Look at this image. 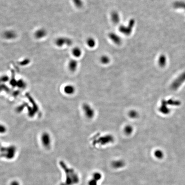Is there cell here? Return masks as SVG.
Instances as JSON below:
<instances>
[{
    "label": "cell",
    "instance_id": "obj_1",
    "mask_svg": "<svg viewBox=\"0 0 185 185\" xmlns=\"http://www.w3.org/2000/svg\"><path fill=\"white\" fill-rule=\"evenodd\" d=\"M60 166L65 174V180L60 185H76L79 183L80 177L74 169L68 167L63 161L59 162Z\"/></svg>",
    "mask_w": 185,
    "mask_h": 185
},
{
    "label": "cell",
    "instance_id": "obj_2",
    "mask_svg": "<svg viewBox=\"0 0 185 185\" xmlns=\"http://www.w3.org/2000/svg\"><path fill=\"white\" fill-rule=\"evenodd\" d=\"M17 152V148L14 145H10L1 148V157L8 160H12L15 158Z\"/></svg>",
    "mask_w": 185,
    "mask_h": 185
},
{
    "label": "cell",
    "instance_id": "obj_3",
    "mask_svg": "<svg viewBox=\"0 0 185 185\" xmlns=\"http://www.w3.org/2000/svg\"><path fill=\"white\" fill-rule=\"evenodd\" d=\"M41 143L45 148L49 149L52 145V137L49 133L47 132H44L41 135L40 137Z\"/></svg>",
    "mask_w": 185,
    "mask_h": 185
},
{
    "label": "cell",
    "instance_id": "obj_4",
    "mask_svg": "<svg viewBox=\"0 0 185 185\" xmlns=\"http://www.w3.org/2000/svg\"><path fill=\"white\" fill-rule=\"evenodd\" d=\"M72 41L70 38L65 37H59L55 40V45L57 47L62 48L64 46H70L72 44Z\"/></svg>",
    "mask_w": 185,
    "mask_h": 185
},
{
    "label": "cell",
    "instance_id": "obj_5",
    "mask_svg": "<svg viewBox=\"0 0 185 185\" xmlns=\"http://www.w3.org/2000/svg\"><path fill=\"white\" fill-rule=\"evenodd\" d=\"M82 111L84 115L88 119L92 118L94 115V110L90 105L88 103H84L82 106Z\"/></svg>",
    "mask_w": 185,
    "mask_h": 185
},
{
    "label": "cell",
    "instance_id": "obj_6",
    "mask_svg": "<svg viewBox=\"0 0 185 185\" xmlns=\"http://www.w3.org/2000/svg\"><path fill=\"white\" fill-rule=\"evenodd\" d=\"M135 21L134 19H131L129 22L127 26H121L119 28V31L122 33L126 35H129L131 34L132 30L135 25Z\"/></svg>",
    "mask_w": 185,
    "mask_h": 185
},
{
    "label": "cell",
    "instance_id": "obj_7",
    "mask_svg": "<svg viewBox=\"0 0 185 185\" xmlns=\"http://www.w3.org/2000/svg\"><path fill=\"white\" fill-rule=\"evenodd\" d=\"M47 35V31L43 28H40L36 31L34 32V37L37 40H41L44 38Z\"/></svg>",
    "mask_w": 185,
    "mask_h": 185
},
{
    "label": "cell",
    "instance_id": "obj_8",
    "mask_svg": "<svg viewBox=\"0 0 185 185\" xmlns=\"http://www.w3.org/2000/svg\"><path fill=\"white\" fill-rule=\"evenodd\" d=\"M76 91V89L74 85L71 84H68L64 86L63 92L64 94L67 96L74 95Z\"/></svg>",
    "mask_w": 185,
    "mask_h": 185
},
{
    "label": "cell",
    "instance_id": "obj_9",
    "mask_svg": "<svg viewBox=\"0 0 185 185\" xmlns=\"http://www.w3.org/2000/svg\"><path fill=\"white\" fill-rule=\"evenodd\" d=\"M78 66L79 63L76 59H71L68 62V69L71 72H75L77 70Z\"/></svg>",
    "mask_w": 185,
    "mask_h": 185
},
{
    "label": "cell",
    "instance_id": "obj_10",
    "mask_svg": "<svg viewBox=\"0 0 185 185\" xmlns=\"http://www.w3.org/2000/svg\"><path fill=\"white\" fill-rule=\"evenodd\" d=\"M4 36L5 38L8 40H12L16 38L17 35L16 32L12 30H8L5 32Z\"/></svg>",
    "mask_w": 185,
    "mask_h": 185
},
{
    "label": "cell",
    "instance_id": "obj_11",
    "mask_svg": "<svg viewBox=\"0 0 185 185\" xmlns=\"http://www.w3.org/2000/svg\"><path fill=\"white\" fill-rule=\"evenodd\" d=\"M72 54L75 58H79L82 54V51L79 47H75L72 50Z\"/></svg>",
    "mask_w": 185,
    "mask_h": 185
},
{
    "label": "cell",
    "instance_id": "obj_12",
    "mask_svg": "<svg viewBox=\"0 0 185 185\" xmlns=\"http://www.w3.org/2000/svg\"><path fill=\"white\" fill-rule=\"evenodd\" d=\"M109 37L111 39V40L113 41L114 43H115L117 45H120L121 43V39L120 38V36H118L117 34H115V33H111L109 34Z\"/></svg>",
    "mask_w": 185,
    "mask_h": 185
},
{
    "label": "cell",
    "instance_id": "obj_13",
    "mask_svg": "<svg viewBox=\"0 0 185 185\" xmlns=\"http://www.w3.org/2000/svg\"><path fill=\"white\" fill-rule=\"evenodd\" d=\"M111 165L114 168L119 169L124 167L125 165V163L123 161L119 160L114 161L112 163Z\"/></svg>",
    "mask_w": 185,
    "mask_h": 185
},
{
    "label": "cell",
    "instance_id": "obj_14",
    "mask_svg": "<svg viewBox=\"0 0 185 185\" xmlns=\"http://www.w3.org/2000/svg\"><path fill=\"white\" fill-rule=\"evenodd\" d=\"M185 80V72H184L175 81H174L173 85L174 86H178L180 85L183 82V81Z\"/></svg>",
    "mask_w": 185,
    "mask_h": 185
},
{
    "label": "cell",
    "instance_id": "obj_15",
    "mask_svg": "<svg viewBox=\"0 0 185 185\" xmlns=\"http://www.w3.org/2000/svg\"><path fill=\"white\" fill-rule=\"evenodd\" d=\"M111 18L113 22L115 24H117L120 21V16L119 14L116 12H113L111 15Z\"/></svg>",
    "mask_w": 185,
    "mask_h": 185
},
{
    "label": "cell",
    "instance_id": "obj_16",
    "mask_svg": "<svg viewBox=\"0 0 185 185\" xmlns=\"http://www.w3.org/2000/svg\"><path fill=\"white\" fill-rule=\"evenodd\" d=\"M173 6L176 9H181L185 10V2L182 1H177L174 3Z\"/></svg>",
    "mask_w": 185,
    "mask_h": 185
},
{
    "label": "cell",
    "instance_id": "obj_17",
    "mask_svg": "<svg viewBox=\"0 0 185 185\" xmlns=\"http://www.w3.org/2000/svg\"><path fill=\"white\" fill-rule=\"evenodd\" d=\"M87 45L90 48H93L96 45V42L95 39L92 37H89L86 40Z\"/></svg>",
    "mask_w": 185,
    "mask_h": 185
},
{
    "label": "cell",
    "instance_id": "obj_18",
    "mask_svg": "<svg viewBox=\"0 0 185 185\" xmlns=\"http://www.w3.org/2000/svg\"><path fill=\"white\" fill-rule=\"evenodd\" d=\"M166 62H167V59L165 56L163 54L161 55L159 59V65L162 67L164 66L166 63Z\"/></svg>",
    "mask_w": 185,
    "mask_h": 185
},
{
    "label": "cell",
    "instance_id": "obj_19",
    "mask_svg": "<svg viewBox=\"0 0 185 185\" xmlns=\"http://www.w3.org/2000/svg\"><path fill=\"white\" fill-rule=\"evenodd\" d=\"M72 1L74 5L77 8H81L83 5L82 0H72Z\"/></svg>",
    "mask_w": 185,
    "mask_h": 185
},
{
    "label": "cell",
    "instance_id": "obj_20",
    "mask_svg": "<svg viewBox=\"0 0 185 185\" xmlns=\"http://www.w3.org/2000/svg\"><path fill=\"white\" fill-rule=\"evenodd\" d=\"M102 175L99 172H95L92 175V178L94 179L96 181H99L102 178Z\"/></svg>",
    "mask_w": 185,
    "mask_h": 185
},
{
    "label": "cell",
    "instance_id": "obj_21",
    "mask_svg": "<svg viewBox=\"0 0 185 185\" xmlns=\"http://www.w3.org/2000/svg\"><path fill=\"white\" fill-rule=\"evenodd\" d=\"M154 155L159 159H161L163 157L164 154L163 152L160 150H157L154 153Z\"/></svg>",
    "mask_w": 185,
    "mask_h": 185
},
{
    "label": "cell",
    "instance_id": "obj_22",
    "mask_svg": "<svg viewBox=\"0 0 185 185\" xmlns=\"http://www.w3.org/2000/svg\"><path fill=\"white\" fill-rule=\"evenodd\" d=\"M100 61L102 63L104 64L108 63L110 61V59L107 56H102L100 58Z\"/></svg>",
    "mask_w": 185,
    "mask_h": 185
},
{
    "label": "cell",
    "instance_id": "obj_23",
    "mask_svg": "<svg viewBox=\"0 0 185 185\" xmlns=\"http://www.w3.org/2000/svg\"><path fill=\"white\" fill-rule=\"evenodd\" d=\"M88 185H98V181L92 178L88 181Z\"/></svg>",
    "mask_w": 185,
    "mask_h": 185
},
{
    "label": "cell",
    "instance_id": "obj_24",
    "mask_svg": "<svg viewBox=\"0 0 185 185\" xmlns=\"http://www.w3.org/2000/svg\"><path fill=\"white\" fill-rule=\"evenodd\" d=\"M125 131L127 134H130L132 131V127L130 126H127L125 129Z\"/></svg>",
    "mask_w": 185,
    "mask_h": 185
},
{
    "label": "cell",
    "instance_id": "obj_25",
    "mask_svg": "<svg viewBox=\"0 0 185 185\" xmlns=\"http://www.w3.org/2000/svg\"><path fill=\"white\" fill-rule=\"evenodd\" d=\"M9 80V78L7 76V75H3L1 78V81L4 82L8 81Z\"/></svg>",
    "mask_w": 185,
    "mask_h": 185
},
{
    "label": "cell",
    "instance_id": "obj_26",
    "mask_svg": "<svg viewBox=\"0 0 185 185\" xmlns=\"http://www.w3.org/2000/svg\"><path fill=\"white\" fill-rule=\"evenodd\" d=\"M17 85H18L19 87H20V88H24L25 87V83L24 81H23V80H21L19 81H18L17 82Z\"/></svg>",
    "mask_w": 185,
    "mask_h": 185
},
{
    "label": "cell",
    "instance_id": "obj_27",
    "mask_svg": "<svg viewBox=\"0 0 185 185\" xmlns=\"http://www.w3.org/2000/svg\"><path fill=\"white\" fill-rule=\"evenodd\" d=\"M7 131V128L4 125H1L0 126V132L1 133H4Z\"/></svg>",
    "mask_w": 185,
    "mask_h": 185
},
{
    "label": "cell",
    "instance_id": "obj_28",
    "mask_svg": "<svg viewBox=\"0 0 185 185\" xmlns=\"http://www.w3.org/2000/svg\"><path fill=\"white\" fill-rule=\"evenodd\" d=\"M137 115V113H136L135 111H131L130 113V116L131 117L135 118L136 117Z\"/></svg>",
    "mask_w": 185,
    "mask_h": 185
},
{
    "label": "cell",
    "instance_id": "obj_29",
    "mask_svg": "<svg viewBox=\"0 0 185 185\" xmlns=\"http://www.w3.org/2000/svg\"><path fill=\"white\" fill-rule=\"evenodd\" d=\"M10 185H20V184H19V183H18V181H13V182L11 183Z\"/></svg>",
    "mask_w": 185,
    "mask_h": 185
}]
</instances>
